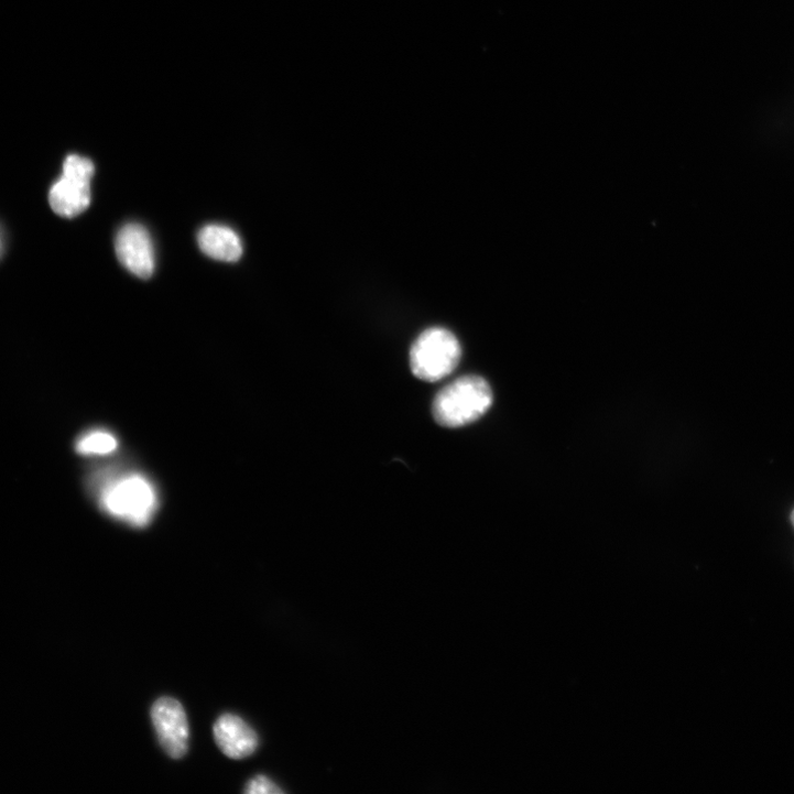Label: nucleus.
Wrapping results in <instances>:
<instances>
[{"mask_svg":"<svg viewBox=\"0 0 794 794\" xmlns=\"http://www.w3.org/2000/svg\"><path fill=\"white\" fill-rule=\"evenodd\" d=\"M214 736L220 750L235 760L252 755L259 747L257 731L236 714L221 715L215 722Z\"/></svg>","mask_w":794,"mask_h":794,"instance_id":"obj_6","label":"nucleus"},{"mask_svg":"<svg viewBox=\"0 0 794 794\" xmlns=\"http://www.w3.org/2000/svg\"><path fill=\"white\" fill-rule=\"evenodd\" d=\"M151 718L159 741L173 759H182L189 748V722L183 704L171 696L159 698L152 706Z\"/></svg>","mask_w":794,"mask_h":794,"instance_id":"obj_4","label":"nucleus"},{"mask_svg":"<svg viewBox=\"0 0 794 794\" xmlns=\"http://www.w3.org/2000/svg\"><path fill=\"white\" fill-rule=\"evenodd\" d=\"M0 247H2V244H0Z\"/></svg>","mask_w":794,"mask_h":794,"instance_id":"obj_13","label":"nucleus"},{"mask_svg":"<svg viewBox=\"0 0 794 794\" xmlns=\"http://www.w3.org/2000/svg\"><path fill=\"white\" fill-rule=\"evenodd\" d=\"M244 792L247 794H279L284 791L270 777L257 775L248 782Z\"/></svg>","mask_w":794,"mask_h":794,"instance_id":"obj_11","label":"nucleus"},{"mask_svg":"<svg viewBox=\"0 0 794 794\" xmlns=\"http://www.w3.org/2000/svg\"><path fill=\"white\" fill-rule=\"evenodd\" d=\"M100 501L108 513L137 527L148 525L157 507L154 488L137 475L107 483Z\"/></svg>","mask_w":794,"mask_h":794,"instance_id":"obj_2","label":"nucleus"},{"mask_svg":"<svg viewBox=\"0 0 794 794\" xmlns=\"http://www.w3.org/2000/svg\"><path fill=\"white\" fill-rule=\"evenodd\" d=\"M492 402L489 383L480 377L467 376L455 380L436 395L433 415L439 425L458 428L481 418Z\"/></svg>","mask_w":794,"mask_h":794,"instance_id":"obj_1","label":"nucleus"},{"mask_svg":"<svg viewBox=\"0 0 794 794\" xmlns=\"http://www.w3.org/2000/svg\"><path fill=\"white\" fill-rule=\"evenodd\" d=\"M50 203L57 215L64 218H75L90 206V183L63 176L52 187Z\"/></svg>","mask_w":794,"mask_h":794,"instance_id":"obj_7","label":"nucleus"},{"mask_svg":"<svg viewBox=\"0 0 794 794\" xmlns=\"http://www.w3.org/2000/svg\"><path fill=\"white\" fill-rule=\"evenodd\" d=\"M117 447V438L112 434L102 431H95L84 435L76 445L77 452L86 456L108 455L115 452Z\"/></svg>","mask_w":794,"mask_h":794,"instance_id":"obj_9","label":"nucleus"},{"mask_svg":"<svg viewBox=\"0 0 794 794\" xmlns=\"http://www.w3.org/2000/svg\"><path fill=\"white\" fill-rule=\"evenodd\" d=\"M460 357L461 348L455 335L444 328H431L412 346L410 363L416 378L437 382L456 370Z\"/></svg>","mask_w":794,"mask_h":794,"instance_id":"obj_3","label":"nucleus"},{"mask_svg":"<svg viewBox=\"0 0 794 794\" xmlns=\"http://www.w3.org/2000/svg\"><path fill=\"white\" fill-rule=\"evenodd\" d=\"M200 249L208 257L222 262H237L243 254L239 236L222 226H207L198 236Z\"/></svg>","mask_w":794,"mask_h":794,"instance_id":"obj_8","label":"nucleus"},{"mask_svg":"<svg viewBox=\"0 0 794 794\" xmlns=\"http://www.w3.org/2000/svg\"><path fill=\"white\" fill-rule=\"evenodd\" d=\"M116 250L122 265L140 279L152 278L155 253L148 230L137 224L126 226L118 235Z\"/></svg>","mask_w":794,"mask_h":794,"instance_id":"obj_5","label":"nucleus"},{"mask_svg":"<svg viewBox=\"0 0 794 794\" xmlns=\"http://www.w3.org/2000/svg\"><path fill=\"white\" fill-rule=\"evenodd\" d=\"M791 520H792V523H793V525H794V511H793V513H792Z\"/></svg>","mask_w":794,"mask_h":794,"instance_id":"obj_12","label":"nucleus"},{"mask_svg":"<svg viewBox=\"0 0 794 794\" xmlns=\"http://www.w3.org/2000/svg\"><path fill=\"white\" fill-rule=\"evenodd\" d=\"M94 175L95 165L90 160L79 155H70L65 161L63 176L91 183Z\"/></svg>","mask_w":794,"mask_h":794,"instance_id":"obj_10","label":"nucleus"}]
</instances>
